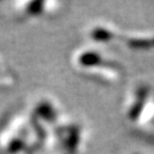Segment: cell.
Instances as JSON below:
<instances>
[{"instance_id":"1","label":"cell","mask_w":154,"mask_h":154,"mask_svg":"<svg viewBox=\"0 0 154 154\" xmlns=\"http://www.w3.org/2000/svg\"><path fill=\"white\" fill-rule=\"evenodd\" d=\"M71 64L79 74L105 85L121 82L126 72L120 62L106 55L99 47L91 45L74 50L71 56Z\"/></svg>"},{"instance_id":"2","label":"cell","mask_w":154,"mask_h":154,"mask_svg":"<svg viewBox=\"0 0 154 154\" xmlns=\"http://www.w3.org/2000/svg\"><path fill=\"white\" fill-rule=\"evenodd\" d=\"M2 128L1 149L5 154H32L45 145L46 135L29 111H16Z\"/></svg>"},{"instance_id":"3","label":"cell","mask_w":154,"mask_h":154,"mask_svg":"<svg viewBox=\"0 0 154 154\" xmlns=\"http://www.w3.org/2000/svg\"><path fill=\"white\" fill-rule=\"evenodd\" d=\"M85 142V129L75 119L63 116L46 135L45 145L57 154H79Z\"/></svg>"},{"instance_id":"4","label":"cell","mask_w":154,"mask_h":154,"mask_svg":"<svg viewBox=\"0 0 154 154\" xmlns=\"http://www.w3.org/2000/svg\"><path fill=\"white\" fill-rule=\"evenodd\" d=\"M28 111L45 135H47V132L64 116L60 105L54 99L46 96H40L34 99Z\"/></svg>"},{"instance_id":"5","label":"cell","mask_w":154,"mask_h":154,"mask_svg":"<svg viewBox=\"0 0 154 154\" xmlns=\"http://www.w3.org/2000/svg\"><path fill=\"white\" fill-rule=\"evenodd\" d=\"M123 31L119 30L114 24L105 21H97L89 25L86 30V38L89 45L95 47L114 46L121 44Z\"/></svg>"},{"instance_id":"6","label":"cell","mask_w":154,"mask_h":154,"mask_svg":"<svg viewBox=\"0 0 154 154\" xmlns=\"http://www.w3.org/2000/svg\"><path fill=\"white\" fill-rule=\"evenodd\" d=\"M62 6L61 2L57 1H20L15 4L14 11L16 18L28 21L54 14L60 11Z\"/></svg>"},{"instance_id":"7","label":"cell","mask_w":154,"mask_h":154,"mask_svg":"<svg viewBox=\"0 0 154 154\" xmlns=\"http://www.w3.org/2000/svg\"><path fill=\"white\" fill-rule=\"evenodd\" d=\"M121 44L132 51H152L154 50V32L123 31Z\"/></svg>"},{"instance_id":"8","label":"cell","mask_w":154,"mask_h":154,"mask_svg":"<svg viewBox=\"0 0 154 154\" xmlns=\"http://www.w3.org/2000/svg\"><path fill=\"white\" fill-rule=\"evenodd\" d=\"M0 80L5 87L14 86L17 83V73L13 71L9 66L4 65V63L0 62Z\"/></svg>"},{"instance_id":"9","label":"cell","mask_w":154,"mask_h":154,"mask_svg":"<svg viewBox=\"0 0 154 154\" xmlns=\"http://www.w3.org/2000/svg\"><path fill=\"white\" fill-rule=\"evenodd\" d=\"M130 154H142V153H139V152H132V153Z\"/></svg>"}]
</instances>
